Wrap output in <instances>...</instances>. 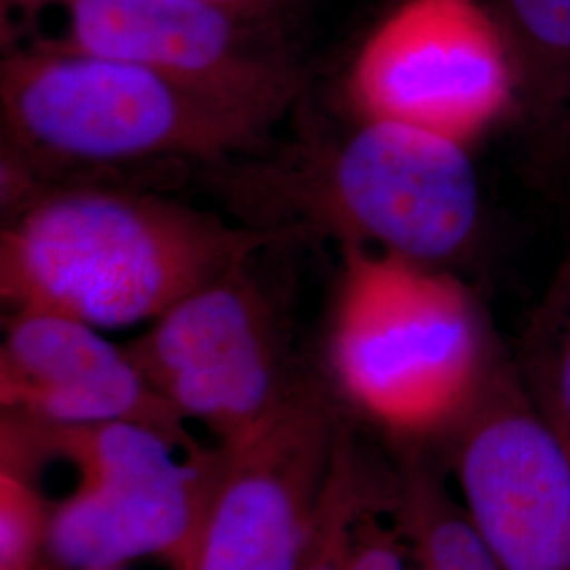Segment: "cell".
I'll return each mask as SVG.
<instances>
[{"label":"cell","instance_id":"cell-8","mask_svg":"<svg viewBox=\"0 0 570 570\" xmlns=\"http://www.w3.org/2000/svg\"><path fill=\"white\" fill-rule=\"evenodd\" d=\"M127 348L184 423H202L220 449L298 387L285 381L271 313L242 268L171 306Z\"/></svg>","mask_w":570,"mask_h":570},{"label":"cell","instance_id":"cell-9","mask_svg":"<svg viewBox=\"0 0 570 570\" xmlns=\"http://www.w3.org/2000/svg\"><path fill=\"white\" fill-rule=\"evenodd\" d=\"M330 183L353 225L414 263L459 252L480 218L468 142L406 122L366 119L338 150Z\"/></svg>","mask_w":570,"mask_h":570},{"label":"cell","instance_id":"cell-17","mask_svg":"<svg viewBox=\"0 0 570 570\" xmlns=\"http://www.w3.org/2000/svg\"><path fill=\"white\" fill-rule=\"evenodd\" d=\"M372 501L374 499L364 490L351 530L348 570L410 569L404 556L407 553L406 541L395 520L383 522L381 510L370 505Z\"/></svg>","mask_w":570,"mask_h":570},{"label":"cell","instance_id":"cell-3","mask_svg":"<svg viewBox=\"0 0 570 570\" xmlns=\"http://www.w3.org/2000/svg\"><path fill=\"white\" fill-rule=\"evenodd\" d=\"M468 294L446 275L353 249L330 330V370L348 400L402 444L454 428L480 391Z\"/></svg>","mask_w":570,"mask_h":570},{"label":"cell","instance_id":"cell-14","mask_svg":"<svg viewBox=\"0 0 570 570\" xmlns=\"http://www.w3.org/2000/svg\"><path fill=\"white\" fill-rule=\"evenodd\" d=\"M51 508L32 480V465L2 446L0 465V570H42Z\"/></svg>","mask_w":570,"mask_h":570},{"label":"cell","instance_id":"cell-10","mask_svg":"<svg viewBox=\"0 0 570 570\" xmlns=\"http://www.w3.org/2000/svg\"><path fill=\"white\" fill-rule=\"evenodd\" d=\"M0 404L2 414L49 428L142 423L197 449L129 348L63 315L11 313L0 346Z\"/></svg>","mask_w":570,"mask_h":570},{"label":"cell","instance_id":"cell-19","mask_svg":"<svg viewBox=\"0 0 570 570\" xmlns=\"http://www.w3.org/2000/svg\"><path fill=\"white\" fill-rule=\"evenodd\" d=\"M407 570H423V569H419V567H416V564H414V562H412V564H410V569Z\"/></svg>","mask_w":570,"mask_h":570},{"label":"cell","instance_id":"cell-16","mask_svg":"<svg viewBox=\"0 0 570 570\" xmlns=\"http://www.w3.org/2000/svg\"><path fill=\"white\" fill-rule=\"evenodd\" d=\"M558 317L551 348L537 364L529 395L570 450V298Z\"/></svg>","mask_w":570,"mask_h":570},{"label":"cell","instance_id":"cell-12","mask_svg":"<svg viewBox=\"0 0 570 570\" xmlns=\"http://www.w3.org/2000/svg\"><path fill=\"white\" fill-rule=\"evenodd\" d=\"M389 501L407 553L419 569L501 570L461 497L450 492L416 444L400 449Z\"/></svg>","mask_w":570,"mask_h":570},{"label":"cell","instance_id":"cell-1","mask_svg":"<svg viewBox=\"0 0 570 570\" xmlns=\"http://www.w3.org/2000/svg\"><path fill=\"white\" fill-rule=\"evenodd\" d=\"M268 242L169 202L61 190L4 226L0 294L11 313H53L98 330L153 324Z\"/></svg>","mask_w":570,"mask_h":570},{"label":"cell","instance_id":"cell-11","mask_svg":"<svg viewBox=\"0 0 570 570\" xmlns=\"http://www.w3.org/2000/svg\"><path fill=\"white\" fill-rule=\"evenodd\" d=\"M237 18L212 0H63L66 39L51 47L136 63L277 117L292 81L254 53Z\"/></svg>","mask_w":570,"mask_h":570},{"label":"cell","instance_id":"cell-18","mask_svg":"<svg viewBox=\"0 0 570 570\" xmlns=\"http://www.w3.org/2000/svg\"><path fill=\"white\" fill-rule=\"evenodd\" d=\"M212 2H218L220 7H225L228 11H233L237 16H244L245 9H252V7L261 4L263 0H212Z\"/></svg>","mask_w":570,"mask_h":570},{"label":"cell","instance_id":"cell-5","mask_svg":"<svg viewBox=\"0 0 570 570\" xmlns=\"http://www.w3.org/2000/svg\"><path fill=\"white\" fill-rule=\"evenodd\" d=\"M343 435L324 395L296 387L218 449L190 570H298Z\"/></svg>","mask_w":570,"mask_h":570},{"label":"cell","instance_id":"cell-13","mask_svg":"<svg viewBox=\"0 0 570 570\" xmlns=\"http://www.w3.org/2000/svg\"><path fill=\"white\" fill-rule=\"evenodd\" d=\"M529 53L524 100L550 134L570 131V0H505Z\"/></svg>","mask_w":570,"mask_h":570},{"label":"cell","instance_id":"cell-4","mask_svg":"<svg viewBox=\"0 0 570 570\" xmlns=\"http://www.w3.org/2000/svg\"><path fill=\"white\" fill-rule=\"evenodd\" d=\"M2 425L77 473L51 508L47 558L63 570H119L159 558L190 570L218 452L188 449L142 423L49 428L2 414Z\"/></svg>","mask_w":570,"mask_h":570},{"label":"cell","instance_id":"cell-6","mask_svg":"<svg viewBox=\"0 0 570 570\" xmlns=\"http://www.w3.org/2000/svg\"><path fill=\"white\" fill-rule=\"evenodd\" d=\"M364 119L406 122L469 142L510 108L508 49L475 0H406L351 72Z\"/></svg>","mask_w":570,"mask_h":570},{"label":"cell","instance_id":"cell-7","mask_svg":"<svg viewBox=\"0 0 570 570\" xmlns=\"http://www.w3.org/2000/svg\"><path fill=\"white\" fill-rule=\"evenodd\" d=\"M452 429L456 494L501 570H570V450L529 391L480 387Z\"/></svg>","mask_w":570,"mask_h":570},{"label":"cell","instance_id":"cell-15","mask_svg":"<svg viewBox=\"0 0 570 570\" xmlns=\"http://www.w3.org/2000/svg\"><path fill=\"white\" fill-rule=\"evenodd\" d=\"M364 487L345 433L298 570H348L351 530Z\"/></svg>","mask_w":570,"mask_h":570},{"label":"cell","instance_id":"cell-2","mask_svg":"<svg viewBox=\"0 0 570 570\" xmlns=\"http://www.w3.org/2000/svg\"><path fill=\"white\" fill-rule=\"evenodd\" d=\"M0 102L11 142L58 164L214 161L258 142L275 119L142 66L60 47L4 60Z\"/></svg>","mask_w":570,"mask_h":570}]
</instances>
